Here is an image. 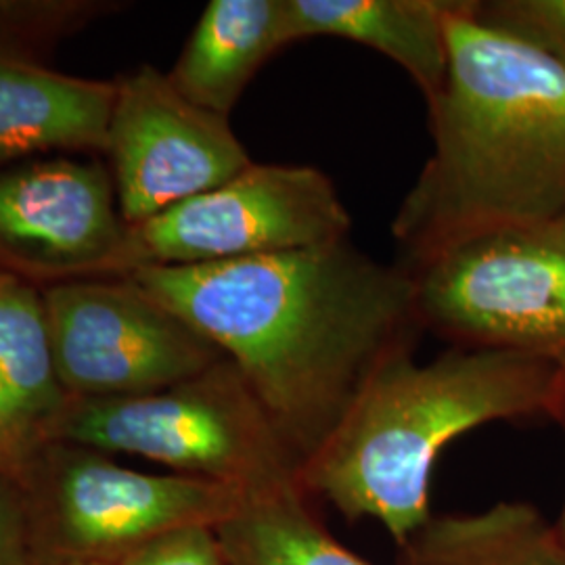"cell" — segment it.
<instances>
[{"mask_svg":"<svg viewBox=\"0 0 565 565\" xmlns=\"http://www.w3.org/2000/svg\"><path fill=\"white\" fill-rule=\"evenodd\" d=\"M121 279L174 312L239 369L300 465L382 364L424 333L415 279L350 239Z\"/></svg>","mask_w":565,"mask_h":565,"instance_id":"6da1fadb","label":"cell"},{"mask_svg":"<svg viewBox=\"0 0 565 565\" xmlns=\"http://www.w3.org/2000/svg\"><path fill=\"white\" fill-rule=\"evenodd\" d=\"M448 72L429 103L434 151L392 221L415 268L459 243L565 214V70L473 18H446Z\"/></svg>","mask_w":565,"mask_h":565,"instance_id":"7a4b0ae2","label":"cell"},{"mask_svg":"<svg viewBox=\"0 0 565 565\" xmlns=\"http://www.w3.org/2000/svg\"><path fill=\"white\" fill-rule=\"evenodd\" d=\"M564 373L509 350L450 345L427 363L398 354L300 465L298 484L348 520H375L401 548L434 515L429 484L446 446L494 422H553Z\"/></svg>","mask_w":565,"mask_h":565,"instance_id":"3957f363","label":"cell"},{"mask_svg":"<svg viewBox=\"0 0 565 565\" xmlns=\"http://www.w3.org/2000/svg\"><path fill=\"white\" fill-rule=\"evenodd\" d=\"M41 443L137 455L249 494L296 486L300 471V459L226 356L158 392L67 398Z\"/></svg>","mask_w":565,"mask_h":565,"instance_id":"277c9868","label":"cell"},{"mask_svg":"<svg viewBox=\"0 0 565 565\" xmlns=\"http://www.w3.org/2000/svg\"><path fill=\"white\" fill-rule=\"evenodd\" d=\"M331 179L310 166L252 163L242 174L128 226L118 277L145 266H195L350 239Z\"/></svg>","mask_w":565,"mask_h":565,"instance_id":"5b68a950","label":"cell"},{"mask_svg":"<svg viewBox=\"0 0 565 565\" xmlns=\"http://www.w3.org/2000/svg\"><path fill=\"white\" fill-rule=\"evenodd\" d=\"M408 270L424 331L452 348L524 352L565 369L562 247L527 233H494Z\"/></svg>","mask_w":565,"mask_h":565,"instance_id":"8992f818","label":"cell"},{"mask_svg":"<svg viewBox=\"0 0 565 565\" xmlns=\"http://www.w3.org/2000/svg\"><path fill=\"white\" fill-rule=\"evenodd\" d=\"M42 298L67 398L158 392L224 359L214 343L121 277L49 285Z\"/></svg>","mask_w":565,"mask_h":565,"instance_id":"52a82bcc","label":"cell"},{"mask_svg":"<svg viewBox=\"0 0 565 565\" xmlns=\"http://www.w3.org/2000/svg\"><path fill=\"white\" fill-rule=\"evenodd\" d=\"M105 153L126 226L216 189L254 163L228 118L184 99L153 65L116 81Z\"/></svg>","mask_w":565,"mask_h":565,"instance_id":"ba28073f","label":"cell"},{"mask_svg":"<svg viewBox=\"0 0 565 565\" xmlns=\"http://www.w3.org/2000/svg\"><path fill=\"white\" fill-rule=\"evenodd\" d=\"M126 231L102 163L44 156L0 166V273L46 287L111 279Z\"/></svg>","mask_w":565,"mask_h":565,"instance_id":"9c48e42d","label":"cell"},{"mask_svg":"<svg viewBox=\"0 0 565 565\" xmlns=\"http://www.w3.org/2000/svg\"><path fill=\"white\" fill-rule=\"evenodd\" d=\"M60 536L76 557L111 559L186 525H218L252 497L193 476H153L61 443H41Z\"/></svg>","mask_w":565,"mask_h":565,"instance_id":"30bf717a","label":"cell"},{"mask_svg":"<svg viewBox=\"0 0 565 565\" xmlns=\"http://www.w3.org/2000/svg\"><path fill=\"white\" fill-rule=\"evenodd\" d=\"M116 81H86L0 49V166L105 151Z\"/></svg>","mask_w":565,"mask_h":565,"instance_id":"8fae6325","label":"cell"},{"mask_svg":"<svg viewBox=\"0 0 565 565\" xmlns=\"http://www.w3.org/2000/svg\"><path fill=\"white\" fill-rule=\"evenodd\" d=\"M457 0H285L287 42L333 36L398 63L427 105L445 88L446 18Z\"/></svg>","mask_w":565,"mask_h":565,"instance_id":"7c38bea8","label":"cell"},{"mask_svg":"<svg viewBox=\"0 0 565 565\" xmlns=\"http://www.w3.org/2000/svg\"><path fill=\"white\" fill-rule=\"evenodd\" d=\"M285 46V0H212L168 78L184 99L228 118L247 84Z\"/></svg>","mask_w":565,"mask_h":565,"instance_id":"4fadbf2b","label":"cell"},{"mask_svg":"<svg viewBox=\"0 0 565 565\" xmlns=\"http://www.w3.org/2000/svg\"><path fill=\"white\" fill-rule=\"evenodd\" d=\"M65 401L42 291L0 273V438L7 461L39 443Z\"/></svg>","mask_w":565,"mask_h":565,"instance_id":"5bb4252c","label":"cell"},{"mask_svg":"<svg viewBox=\"0 0 565 565\" xmlns=\"http://www.w3.org/2000/svg\"><path fill=\"white\" fill-rule=\"evenodd\" d=\"M401 565H565V545L530 503L431 515L401 548Z\"/></svg>","mask_w":565,"mask_h":565,"instance_id":"9a60e30c","label":"cell"},{"mask_svg":"<svg viewBox=\"0 0 565 565\" xmlns=\"http://www.w3.org/2000/svg\"><path fill=\"white\" fill-rule=\"evenodd\" d=\"M216 532L231 565H371L329 534L300 484L252 494Z\"/></svg>","mask_w":565,"mask_h":565,"instance_id":"2e32d148","label":"cell"},{"mask_svg":"<svg viewBox=\"0 0 565 565\" xmlns=\"http://www.w3.org/2000/svg\"><path fill=\"white\" fill-rule=\"evenodd\" d=\"M473 18L565 70V0H473Z\"/></svg>","mask_w":565,"mask_h":565,"instance_id":"e0dca14e","label":"cell"},{"mask_svg":"<svg viewBox=\"0 0 565 565\" xmlns=\"http://www.w3.org/2000/svg\"><path fill=\"white\" fill-rule=\"evenodd\" d=\"M116 565H231L216 527L186 525L132 546L109 559Z\"/></svg>","mask_w":565,"mask_h":565,"instance_id":"ac0fdd59","label":"cell"},{"mask_svg":"<svg viewBox=\"0 0 565 565\" xmlns=\"http://www.w3.org/2000/svg\"><path fill=\"white\" fill-rule=\"evenodd\" d=\"M0 463V565L21 564L23 551V505L15 488Z\"/></svg>","mask_w":565,"mask_h":565,"instance_id":"d6986e66","label":"cell"},{"mask_svg":"<svg viewBox=\"0 0 565 565\" xmlns=\"http://www.w3.org/2000/svg\"><path fill=\"white\" fill-rule=\"evenodd\" d=\"M527 235H534L541 242L551 243V245H557V247L565 249V214L559 216L557 221L539 228V231H530Z\"/></svg>","mask_w":565,"mask_h":565,"instance_id":"ffe728a7","label":"cell"},{"mask_svg":"<svg viewBox=\"0 0 565 565\" xmlns=\"http://www.w3.org/2000/svg\"><path fill=\"white\" fill-rule=\"evenodd\" d=\"M565 371V369H564ZM553 422L555 424L562 425V429H564L565 434V373H564V387H562V396H559V403H557V408H555V415H553ZM557 532H559V536H562V541H564L565 545V503L564 511H562V520H559V524H557Z\"/></svg>","mask_w":565,"mask_h":565,"instance_id":"44dd1931","label":"cell"},{"mask_svg":"<svg viewBox=\"0 0 565 565\" xmlns=\"http://www.w3.org/2000/svg\"><path fill=\"white\" fill-rule=\"evenodd\" d=\"M44 565H116L109 559H99V557H74V559H63L57 564H44Z\"/></svg>","mask_w":565,"mask_h":565,"instance_id":"7402d4cb","label":"cell"},{"mask_svg":"<svg viewBox=\"0 0 565 565\" xmlns=\"http://www.w3.org/2000/svg\"><path fill=\"white\" fill-rule=\"evenodd\" d=\"M4 461H7V450H4L2 438H0V463H4Z\"/></svg>","mask_w":565,"mask_h":565,"instance_id":"603a6c76","label":"cell"}]
</instances>
